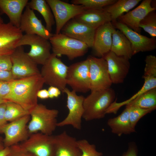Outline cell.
<instances>
[{
    "label": "cell",
    "instance_id": "obj_25",
    "mask_svg": "<svg viewBox=\"0 0 156 156\" xmlns=\"http://www.w3.org/2000/svg\"><path fill=\"white\" fill-rule=\"evenodd\" d=\"M110 51L116 55L129 59L133 55L131 44L125 35L114 28L112 33Z\"/></svg>",
    "mask_w": 156,
    "mask_h": 156
},
{
    "label": "cell",
    "instance_id": "obj_34",
    "mask_svg": "<svg viewBox=\"0 0 156 156\" xmlns=\"http://www.w3.org/2000/svg\"><path fill=\"white\" fill-rule=\"evenodd\" d=\"M78 146L81 150V156H102V152L98 151L95 145L90 144L85 139L77 140Z\"/></svg>",
    "mask_w": 156,
    "mask_h": 156
},
{
    "label": "cell",
    "instance_id": "obj_11",
    "mask_svg": "<svg viewBox=\"0 0 156 156\" xmlns=\"http://www.w3.org/2000/svg\"><path fill=\"white\" fill-rule=\"evenodd\" d=\"M10 56L12 63L11 71L14 79L40 73L37 64L25 52L23 46L16 48Z\"/></svg>",
    "mask_w": 156,
    "mask_h": 156
},
{
    "label": "cell",
    "instance_id": "obj_18",
    "mask_svg": "<svg viewBox=\"0 0 156 156\" xmlns=\"http://www.w3.org/2000/svg\"><path fill=\"white\" fill-rule=\"evenodd\" d=\"M151 1V0H143L135 9L119 17L118 21L134 31L140 33L141 29L139 27L140 22L149 12L156 9L152 7Z\"/></svg>",
    "mask_w": 156,
    "mask_h": 156
},
{
    "label": "cell",
    "instance_id": "obj_23",
    "mask_svg": "<svg viewBox=\"0 0 156 156\" xmlns=\"http://www.w3.org/2000/svg\"><path fill=\"white\" fill-rule=\"evenodd\" d=\"M73 18L96 29L107 23L112 22L110 14L103 8L86 9Z\"/></svg>",
    "mask_w": 156,
    "mask_h": 156
},
{
    "label": "cell",
    "instance_id": "obj_19",
    "mask_svg": "<svg viewBox=\"0 0 156 156\" xmlns=\"http://www.w3.org/2000/svg\"><path fill=\"white\" fill-rule=\"evenodd\" d=\"M114 28L111 22H110L96 29L92 48L97 55L103 57L110 51L112 33Z\"/></svg>",
    "mask_w": 156,
    "mask_h": 156
},
{
    "label": "cell",
    "instance_id": "obj_13",
    "mask_svg": "<svg viewBox=\"0 0 156 156\" xmlns=\"http://www.w3.org/2000/svg\"><path fill=\"white\" fill-rule=\"evenodd\" d=\"M20 144L36 156H55L54 137L41 132L31 134Z\"/></svg>",
    "mask_w": 156,
    "mask_h": 156
},
{
    "label": "cell",
    "instance_id": "obj_48",
    "mask_svg": "<svg viewBox=\"0 0 156 156\" xmlns=\"http://www.w3.org/2000/svg\"><path fill=\"white\" fill-rule=\"evenodd\" d=\"M4 23L3 19L1 18L0 15V23Z\"/></svg>",
    "mask_w": 156,
    "mask_h": 156
},
{
    "label": "cell",
    "instance_id": "obj_6",
    "mask_svg": "<svg viewBox=\"0 0 156 156\" xmlns=\"http://www.w3.org/2000/svg\"><path fill=\"white\" fill-rule=\"evenodd\" d=\"M25 45L30 46V50L27 53L37 65H44L51 55V47L49 40L38 35H23L16 47Z\"/></svg>",
    "mask_w": 156,
    "mask_h": 156
},
{
    "label": "cell",
    "instance_id": "obj_33",
    "mask_svg": "<svg viewBox=\"0 0 156 156\" xmlns=\"http://www.w3.org/2000/svg\"><path fill=\"white\" fill-rule=\"evenodd\" d=\"M130 107L129 113L130 121L132 127L135 129L137 123L141 118L154 110L156 108L143 109L136 107Z\"/></svg>",
    "mask_w": 156,
    "mask_h": 156
},
{
    "label": "cell",
    "instance_id": "obj_35",
    "mask_svg": "<svg viewBox=\"0 0 156 156\" xmlns=\"http://www.w3.org/2000/svg\"><path fill=\"white\" fill-rule=\"evenodd\" d=\"M144 77H156V57L150 55L146 56Z\"/></svg>",
    "mask_w": 156,
    "mask_h": 156
},
{
    "label": "cell",
    "instance_id": "obj_42",
    "mask_svg": "<svg viewBox=\"0 0 156 156\" xmlns=\"http://www.w3.org/2000/svg\"><path fill=\"white\" fill-rule=\"evenodd\" d=\"M6 103L0 104V127L7 123L5 116Z\"/></svg>",
    "mask_w": 156,
    "mask_h": 156
},
{
    "label": "cell",
    "instance_id": "obj_41",
    "mask_svg": "<svg viewBox=\"0 0 156 156\" xmlns=\"http://www.w3.org/2000/svg\"><path fill=\"white\" fill-rule=\"evenodd\" d=\"M49 98L52 99L58 97L61 94V91L58 88L50 86L48 89Z\"/></svg>",
    "mask_w": 156,
    "mask_h": 156
},
{
    "label": "cell",
    "instance_id": "obj_39",
    "mask_svg": "<svg viewBox=\"0 0 156 156\" xmlns=\"http://www.w3.org/2000/svg\"><path fill=\"white\" fill-rule=\"evenodd\" d=\"M138 149L136 144L131 142L129 144L128 148L122 156H138Z\"/></svg>",
    "mask_w": 156,
    "mask_h": 156
},
{
    "label": "cell",
    "instance_id": "obj_5",
    "mask_svg": "<svg viewBox=\"0 0 156 156\" xmlns=\"http://www.w3.org/2000/svg\"><path fill=\"white\" fill-rule=\"evenodd\" d=\"M68 66L52 53L42 66L40 74L44 83L58 88L64 93L66 88V79Z\"/></svg>",
    "mask_w": 156,
    "mask_h": 156
},
{
    "label": "cell",
    "instance_id": "obj_28",
    "mask_svg": "<svg viewBox=\"0 0 156 156\" xmlns=\"http://www.w3.org/2000/svg\"><path fill=\"white\" fill-rule=\"evenodd\" d=\"M126 105L143 109L156 108V88L146 91Z\"/></svg>",
    "mask_w": 156,
    "mask_h": 156
},
{
    "label": "cell",
    "instance_id": "obj_26",
    "mask_svg": "<svg viewBox=\"0 0 156 156\" xmlns=\"http://www.w3.org/2000/svg\"><path fill=\"white\" fill-rule=\"evenodd\" d=\"M27 6L41 15L45 22L46 29L51 32L55 22L51 9L46 0H31L28 2Z\"/></svg>",
    "mask_w": 156,
    "mask_h": 156
},
{
    "label": "cell",
    "instance_id": "obj_44",
    "mask_svg": "<svg viewBox=\"0 0 156 156\" xmlns=\"http://www.w3.org/2000/svg\"><path fill=\"white\" fill-rule=\"evenodd\" d=\"M10 151V147H5L0 151V156H7Z\"/></svg>",
    "mask_w": 156,
    "mask_h": 156
},
{
    "label": "cell",
    "instance_id": "obj_4",
    "mask_svg": "<svg viewBox=\"0 0 156 156\" xmlns=\"http://www.w3.org/2000/svg\"><path fill=\"white\" fill-rule=\"evenodd\" d=\"M49 40L53 53L58 57L65 55L70 60L84 55L89 48L84 43L61 33L53 34Z\"/></svg>",
    "mask_w": 156,
    "mask_h": 156
},
{
    "label": "cell",
    "instance_id": "obj_15",
    "mask_svg": "<svg viewBox=\"0 0 156 156\" xmlns=\"http://www.w3.org/2000/svg\"><path fill=\"white\" fill-rule=\"evenodd\" d=\"M103 57L107 62L108 71L112 83H123L130 69L129 60L110 51Z\"/></svg>",
    "mask_w": 156,
    "mask_h": 156
},
{
    "label": "cell",
    "instance_id": "obj_24",
    "mask_svg": "<svg viewBox=\"0 0 156 156\" xmlns=\"http://www.w3.org/2000/svg\"><path fill=\"white\" fill-rule=\"evenodd\" d=\"M130 107L126 105L125 109L120 114L114 118L109 119L107 125L112 132L118 136L123 134H130L135 132L132 127L129 118Z\"/></svg>",
    "mask_w": 156,
    "mask_h": 156
},
{
    "label": "cell",
    "instance_id": "obj_9",
    "mask_svg": "<svg viewBox=\"0 0 156 156\" xmlns=\"http://www.w3.org/2000/svg\"><path fill=\"white\" fill-rule=\"evenodd\" d=\"M67 97L66 106L68 112L66 117L61 121L58 122L57 127H62L71 125L74 128L81 129L82 118L84 112L83 101L84 97L78 95L76 92L66 88L64 91Z\"/></svg>",
    "mask_w": 156,
    "mask_h": 156
},
{
    "label": "cell",
    "instance_id": "obj_21",
    "mask_svg": "<svg viewBox=\"0 0 156 156\" xmlns=\"http://www.w3.org/2000/svg\"><path fill=\"white\" fill-rule=\"evenodd\" d=\"M23 35L19 28L10 22L0 23V51L14 50Z\"/></svg>",
    "mask_w": 156,
    "mask_h": 156
},
{
    "label": "cell",
    "instance_id": "obj_20",
    "mask_svg": "<svg viewBox=\"0 0 156 156\" xmlns=\"http://www.w3.org/2000/svg\"><path fill=\"white\" fill-rule=\"evenodd\" d=\"M55 156H81L76 139L66 131L54 136Z\"/></svg>",
    "mask_w": 156,
    "mask_h": 156
},
{
    "label": "cell",
    "instance_id": "obj_7",
    "mask_svg": "<svg viewBox=\"0 0 156 156\" xmlns=\"http://www.w3.org/2000/svg\"><path fill=\"white\" fill-rule=\"evenodd\" d=\"M89 64L88 58L68 66L67 85L77 92L85 93L90 90Z\"/></svg>",
    "mask_w": 156,
    "mask_h": 156
},
{
    "label": "cell",
    "instance_id": "obj_10",
    "mask_svg": "<svg viewBox=\"0 0 156 156\" xmlns=\"http://www.w3.org/2000/svg\"><path fill=\"white\" fill-rule=\"evenodd\" d=\"M46 0L54 18L56 34L60 33L67 22L87 9L82 5L70 4L60 0Z\"/></svg>",
    "mask_w": 156,
    "mask_h": 156
},
{
    "label": "cell",
    "instance_id": "obj_16",
    "mask_svg": "<svg viewBox=\"0 0 156 156\" xmlns=\"http://www.w3.org/2000/svg\"><path fill=\"white\" fill-rule=\"evenodd\" d=\"M96 30L73 18L66 23L61 31V33L84 43L89 48H92Z\"/></svg>",
    "mask_w": 156,
    "mask_h": 156
},
{
    "label": "cell",
    "instance_id": "obj_31",
    "mask_svg": "<svg viewBox=\"0 0 156 156\" xmlns=\"http://www.w3.org/2000/svg\"><path fill=\"white\" fill-rule=\"evenodd\" d=\"M139 27L142 28L153 38L156 36L155 10L149 12L140 22Z\"/></svg>",
    "mask_w": 156,
    "mask_h": 156
},
{
    "label": "cell",
    "instance_id": "obj_36",
    "mask_svg": "<svg viewBox=\"0 0 156 156\" xmlns=\"http://www.w3.org/2000/svg\"><path fill=\"white\" fill-rule=\"evenodd\" d=\"M10 151L7 156H36L18 144L10 147Z\"/></svg>",
    "mask_w": 156,
    "mask_h": 156
},
{
    "label": "cell",
    "instance_id": "obj_30",
    "mask_svg": "<svg viewBox=\"0 0 156 156\" xmlns=\"http://www.w3.org/2000/svg\"><path fill=\"white\" fill-rule=\"evenodd\" d=\"M6 104L5 116L7 122H11L29 114L28 111L18 104L9 101Z\"/></svg>",
    "mask_w": 156,
    "mask_h": 156
},
{
    "label": "cell",
    "instance_id": "obj_38",
    "mask_svg": "<svg viewBox=\"0 0 156 156\" xmlns=\"http://www.w3.org/2000/svg\"><path fill=\"white\" fill-rule=\"evenodd\" d=\"M10 82L0 81V99H3L9 93L10 89Z\"/></svg>",
    "mask_w": 156,
    "mask_h": 156
},
{
    "label": "cell",
    "instance_id": "obj_14",
    "mask_svg": "<svg viewBox=\"0 0 156 156\" xmlns=\"http://www.w3.org/2000/svg\"><path fill=\"white\" fill-rule=\"evenodd\" d=\"M111 22L114 28L122 32L130 42L133 55L140 52L152 51L156 49L155 38H150L140 34L118 21Z\"/></svg>",
    "mask_w": 156,
    "mask_h": 156
},
{
    "label": "cell",
    "instance_id": "obj_37",
    "mask_svg": "<svg viewBox=\"0 0 156 156\" xmlns=\"http://www.w3.org/2000/svg\"><path fill=\"white\" fill-rule=\"evenodd\" d=\"M12 66L10 55H0V71H11Z\"/></svg>",
    "mask_w": 156,
    "mask_h": 156
},
{
    "label": "cell",
    "instance_id": "obj_12",
    "mask_svg": "<svg viewBox=\"0 0 156 156\" xmlns=\"http://www.w3.org/2000/svg\"><path fill=\"white\" fill-rule=\"evenodd\" d=\"M30 119L29 114L27 115L0 127V133L5 135L3 140L5 147H10L28 138L29 134L27 125Z\"/></svg>",
    "mask_w": 156,
    "mask_h": 156
},
{
    "label": "cell",
    "instance_id": "obj_40",
    "mask_svg": "<svg viewBox=\"0 0 156 156\" xmlns=\"http://www.w3.org/2000/svg\"><path fill=\"white\" fill-rule=\"evenodd\" d=\"M14 79L11 71H0V81H11Z\"/></svg>",
    "mask_w": 156,
    "mask_h": 156
},
{
    "label": "cell",
    "instance_id": "obj_22",
    "mask_svg": "<svg viewBox=\"0 0 156 156\" xmlns=\"http://www.w3.org/2000/svg\"><path fill=\"white\" fill-rule=\"evenodd\" d=\"M28 0H0V10L8 17L10 22L19 28L23 12Z\"/></svg>",
    "mask_w": 156,
    "mask_h": 156
},
{
    "label": "cell",
    "instance_id": "obj_2",
    "mask_svg": "<svg viewBox=\"0 0 156 156\" xmlns=\"http://www.w3.org/2000/svg\"><path fill=\"white\" fill-rule=\"evenodd\" d=\"M115 97V92L111 88L91 91L90 94L84 99L82 118L88 121L104 118Z\"/></svg>",
    "mask_w": 156,
    "mask_h": 156
},
{
    "label": "cell",
    "instance_id": "obj_47",
    "mask_svg": "<svg viewBox=\"0 0 156 156\" xmlns=\"http://www.w3.org/2000/svg\"><path fill=\"white\" fill-rule=\"evenodd\" d=\"M7 101L5 99H0V104L2 103H6Z\"/></svg>",
    "mask_w": 156,
    "mask_h": 156
},
{
    "label": "cell",
    "instance_id": "obj_1",
    "mask_svg": "<svg viewBox=\"0 0 156 156\" xmlns=\"http://www.w3.org/2000/svg\"><path fill=\"white\" fill-rule=\"evenodd\" d=\"M44 83L40 73L10 82L9 93L3 99L20 105L29 112L38 103L37 94Z\"/></svg>",
    "mask_w": 156,
    "mask_h": 156
},
{
    "label": "cell",
    "instance_id": "obj_8",
    "mask_svg": "<svg viewBox=\"0 0 156 156\" xmlns=\"http://www.w3.org/2000/svg\"><path fill=\"white\" fill-rule=\"evenodd\" d=\"M89 64L91 91L104 90L111 88L112 83L108 71L106 61L103 57L90 56Z\"/></svg>",
    "mask_w": 156,
    "mask_h": 156
},
{
    "label": "cell",
    "instance_id": "obj_46",
    "mask_svg": "<svg viewBox=\"0 0 156 156\" xmlns=\"http://www.w3.org/2000/svg\"><path fill=\"white\" fill-rule=\"evenodd\" d=\"M5 147L3 142V139L1 137H0V151L3 149Z\"/></svg>",
    "mask_w": 156,
    "mask_h": 156
},
{
    "label": "cell",
    "instance_id": "obj_45",
    "mask_svg": "<svg viewBox=\"0 0 156 156\" xmlns=\"http://www.w3.org/2000/svg\"><path fill=\"white\" fill-rule=\"evenodd\" d=\"M14 50H5L0 51V55H10Z\"/></svg>",
    "mask_w": 156,
    "mask_h": 156
},
{
    "label": "cell",
    "instance_id": "obj_32",
    "mask_svg": "<svg viewBox=\"0 0 156 156\" xmlns=\"http://www.w3.org/2000/svg\"><path fill=\"white\" fill-rule=\"evenodd\" d=\"M116 0H73L72 3L83 6L87 9H101L115 3Z\"/></svg>",
    "mask_w": 156,
    "mask_h": 156
},
{
    "label": "cell",
    "instance_id": "obj_17",
    "mask_svg": "<svg viewBox=\"0 0 156 156\" xmlns=\"http://www.w3.org/2000/svg\"><path fill=\"white\" fill-rule=\"evenodd\" d=\"M19 28L25 34L37 35L48 40L53 34L43 25L34 10L27 5L23 13Z\"/></svg>",
    "mask_w": 156,
    "mask_h": 156
},
{
    "label": "cell",
    "instance_id": "obj_3",
    "mask_svg": "<svg viewBox=\"0 0 156 156\" xmlns=\"http://www.w3.org/2000/svg\"><path fill=\"white\" fill-rule=\"evenodd\" d=\"M29 113L30 119L27 128L29 134L40 131L52 135L57 127V110L49 109L45 105L38 103Z\"/></svg>",
    "mask_w": 156,
    "mask_h": 156
},
{
    "label": "cell",
    "instance_id": "obj_27",
    "mask_svg": "<svg viewBox=\"0 0 156 156\" xmlns=\"http://www.w3.org/2000/svg\"><path fill=\"white\" fill-rule=\"evenodd\" d=\"M141 0H118L103 8L110 15L112 22L117 21L125 12H128L136 5Z\"/></svg>",
    "mask_w": 156,
    "mask_h": 156
},
{
    "label": "cell",
    "instance_id": "obj_49",
    "mask_svg": "<svg viewBox=\"0 0 156 156\" xmlns=\"http://www.w3.org/2000/svg\"></svg>",
    "mask_w": 156,
    "mask_h": 156
},
{
    "label": "cell",
    "instance_id": "obj_29",
    "mask_svg": "<svg viewBox=\"0 0 156 156\" xmlns=\"http://www.w3.org/2000/svg\"><path fill=\"white\" fill-rule=\"evenodd\" d=\"M143 77L144 79V83L141 88L136 93L126 101L120 103H118L116 101L113 103L112 107L114 111L117 112L121 106L126 105L144 92L152 89L156 88V77Z\"/></svg>",
    "mask_w": 156,
    "mask_h": 156
},
{
    "label": "cell",
    "instance_id": "obj_43",
    "mask_svg": "<svg viewBox=\"0 0 156 156\" xmlns=\"http://www.w3.org/2000/svg\"><path fill=\"white\" fill-rule=\"evenodd\" d=\"M38 98L41 99H45L49 98L48 90L46 89H41L37 94Z\"/></svg>",
    "mask_w": 156,
    "mask_h": 156
}]
</instances>
